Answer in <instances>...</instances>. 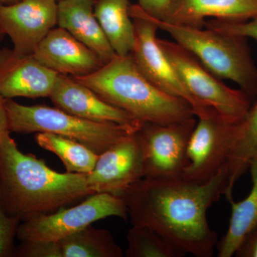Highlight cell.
I'll return each mask as SVG.
<instances>
[{"instance_id": "1", "label": "cell", "mask_w": 257, "mask_h": 257, "mask_svg": "<svg viewBox=\"0 0 257 257\" xmlns=\"http://www.w3.org/2000/svg\"><path fill=\"white\" fill-rule=\"evenodd\" d=\"M229 187L226 166L204 184L183 179L143 178L120 197L133 225L149 226L184 255L211 257L217 234L208 224V209Z\"/></svg>"}, {"instance_id": "2", "label": "cell", "mask_w": 257, "mask_h": 257, "mask_svg": "<svg viewBox=\"0 0 257 257\" xmlns=\"http://www.w3.org/2000/svg\"><path fill=\"white\" fill-rule=\"evenodd\" d=\"M95 194L86 175L60 173L19 150L7 135L0 144V209L21 221L51 214Z\"/></svg>"}, {"instance_id": "3", "label": "cell", "mask_w": 257, "mask_h": 257, "mask_svg": "<svg viewBox=\"0 0 257 257\" xmlns=\"http://www.w3.org/2000/svg\"><path fill=\"white\" fill-rule=\"evenodd\" d=\"M73 77L141 122L166 124L195 116L187 101L169 95L152 84L131 55H116L93 73Z\"/></svg>"}, {"instance_id": "4", "label": "cell", "mask_w": 257, "mask_h": 257, "mask_svg": "<svg viewBox=\"0 0 257 257\" xmlns=\"http://www.w3.org/2000/svg\"><path fill=\"white\" fill-rule=\"evenodd\" d=\"M151 17V16H150ZM159 30L192 53L216 77L236 83L251 101L257 99V67L248 38L212 30L165 23L152 18Z\"/></svg>"}, {"instance_id": "5", "label": "cell", "mask_w": 257, "mask_h": 257, "mask_svg": "<svg viewBox=\"0 0 257 257\" xmlns=\"http://www.w3.org/2000/svg\"><path fill=\"white\" fill-rule=\"evenodd\" d=\"M5 106L11 133L60 135L82 143L98 155L139 130L116 123L82 119L57 107L25 106L13 99H5Z\"/></svg>"}, {"instance_id": "6", "label": "cell", "mask_w": 257, "mask_h": 257, "mask_svg": "<svg viewBox=\"0 0 257 257\" xmlns=\"http://www.w3.org/2000/svg\"><path fill=\"white\" fill-rule=\"evenodd\" d=\"M157 42L193 97L227 119L243 118L251 107V100L243 91L226 86L177 42L159 38Z\"/></svg>"}, {"instance_id": "7", "label": "cell", "mask_w": 257, "mask_h": 257, "mask_svg": "<svg viewBox=\"0 0 257 257\" xmlns=\"http://www.w3.org/2000/svg\"><path fill=\"white\" fill-rule=\"evenodd\" d=\"M242 119H227L215 110L199 117L189 138L182 179L204 184L226 164L242 130Z\"/></svg>"}, {"instance_id": "8", "label": "cell", "mask_w": 257, "mask_h": 257, "mask_svg": "<svg viewBox=\"0 0 257 257\" xmlns=\"http://www.w3.org/2000/svg\"><path fill=\"white\" fill-rule=\"evenodd\" d=\"M109 216L128 219L124 199L108 193H95L74 207L21 221L17 237L21 242L57 241Z\"/></svg>"}, {"instance_id": "9", "label": "cell", "mask_w": 257, "mask_h": 257, "mask_svg": "<svg viewBox=\"0 0 257 257\" xmlns=\"http://www.w3.org/2000/svg\"><path fill=\"white\" fill-rule=\"evenodd\" d=\"M130 14L135 30V46L130 55L140 72L162 92L187 101L198 118L214 110L198 101L184 87L159 45V28L151 17L138 5H130Z\"/></svg>"}, {"instance_id": "10", "label": "cell", "mask_w": 257, "mask_h": 257, "mask_svg": "<svg viewBox=\"0 0 257 257\" xmlns=\"http://www.w3.org/2000/svg\"><path fill=\"white\" fill-rule=\"evenodd\" d=\"M196 124L195 117L170 124H142L135 135L143 154L144 178H182L187 165L189 138Z\"/></svg>"}, {"instance_id": "11", "label": "cell", "mask_w": 257, "mask_h": 257, "mask_svg": "<svg viewBox=\"0 0 257 257\" xmlns=\"http://www.w3.org/2000/svg\"><path fill=\"white\" fill-rule=\"evenodd\" d=\"M57 0H18L0 4V30L11 39L13 49L32 55L57 24Z\"/></svg>"}, {"instance_id": "12", "label": "cell", "mask_w": 257, "mask_h": 257, "mask_svg": "<svg viewBox=\"0 0 257 257\" xmlns=\"http://www.w3.org/2000/svg\"><path fill=\"white\" fill-rule=\"evenodd\" d=\"M135 133L99 155L94 169L86 175L88 187L93 192L120 197L132 184L144 178L143 154Z\"/></svg>"}, {"instance_id": "13", "label": "cell", "mask_w": 257, "mask_h": 257, "mask_svg": "<svg viewBox=\"0 0 257 257\" xmlns=\"http://www.w3.org/2000/svg\"><path fill=\"white\" fill-rule=\"evenodd\" d=\"M58 75L32 55H21L13 48L0 49V96L5 99L50 97Z\"/></svg>"}, {"instance_id": "14", "label": "cell", "mask_w": 257, "mask_h": 257, "mask_svg": "<svg viewBox=\"0 0 257 257\" xmlns=\"http://www.w3.org/2000/svg\"><path fill=\"white\" fill-rule=\"evenodd\" d=\"M50 98L55 107L82 119L116 123L138 130L143 123L106 102L90 88L66 74H59Z\"/></svg>"}, {"instance_id": "15", "label": "cell", "mask_w": 257, "mask_h": 257, "mask_svg": "<svg viewBox=\"0 0 257 257\" xmlns=\"http://www.w3.org/2000/svg\"><path fill=\"white\" fill-rule=\"evenodd\" d=\"M32 55L51 70L72 77L92 74L104 64L95 52L61 28L50 30Z\"/></svg>"}, {"instance_id": "16", "label": "cell", "mask_w": 257, "mask_h": 257, "mask_svg": "<svg viewBox=\"0 0 257 257\" xmlns=\"http://www.w3.org/2000/svg\"><path fill=\"white\" fill-rule=\"evenodd\" d=\"M257 17V0H170L162 21L204 28L206 19L245 22Z\"/></svg>"}, {"instance_id": "17", "label": "cell", "mask_w": 257, "mask_h": 257, "mask_svg": "<svg viewBox=\"0 0 257 257\" xmlns=\"http://www.w3.org/2000/svg\"><path fill=\"white\" fill-rule=\"evenodd\" d=\"M96 0H60L57 24L89 47L105 64L116 56L94 15Z\"/></svg>"}, {"instance_id": "18", "label": "cell", "mask_w": 257, "mask_h": 257, "mask_svg": "<svg viewBox=\"0 0 257 257\" xmlns=\"http://www.w3.org/2000/svg\"><path fill=\"white\" fill-rule=\"evenodd\" d=\"M128 0H96L94 15L115 53L131 54L135 44V30L130 14Z\"/></svg>"}, {"instance_id": "19", "label": "cell", "mask_w": 257, "mask_h": 257, "mask_svg": "<svg viewBox=\"0 0 257 257\" xmlns=\"http://www.w3.org/2000/svg\"><path fill=\"white\" fill-rule=\"evenodd\" d=\"M252 187L247 197L240 202L228 199L231 207L229 227L217 242L218 256L231 257L236 252L241 240L248 231L257 226V157L250 163Z\"/></svg>"}, {"instance_id": "20", "label": "cell", "mask_w": 257, "mask_h": 257, "mask_svg": "<svg viewBox=\"0 0 257 257\" xmlns=\"http://www.w3.org/2000/svg\"><path fill=\"white\" fill-rule=\"evenodd\" d=\"M63 257H122L121 247L108 230L92 224L57 241Z\"/></svg>"}, {"instance_id": "21", "label": "cell", "mask_w": 257, "mask_h": 257, "mask_svg": "<svg viewBox=\"0 0 257 257\" xmlns=\"http://www.w3.org/2000/svg\"><path fill=\"white\" fill-rule=\"evenodd\" d=\"M256 157L257 99L243 116L241 135L225 164L229 175V187L224 194L226 199L232 197L235 183L248 170L250 163Z\"/></svg>"}, {"instance_id": "22", "label": "cell", "mask_w": 257, "mask_h": 257, "mask_svg": "<svg viewBox=\"0 0 257 257\" xmlns=\"http://www.w3.org/2000/svg\"><path fill=\"white\" fill-rule=\"evenodd\" d=\"M37 145L55 154L62 161L67 172L87 175L94 169L99 155L82 143L50 133H37Z\"/></svg>"}, {"instance_id": "23", "label": "cell", "mask_w": 257, "mask_h": 257, "mask_svg": "<svg viewBox=\"0 0 257 257\" xmlns=\"http://www.w3.org/2000/svg\"><path fill=\"white\" fill-rule=\"evenodd\" d=\"M126 239L127 257H180L182 253L155 230L143 225H133Z\"/></svg>"}, {"instance_id": "24", "label": "cell", "mask_w": 257, "mask_h": 257, "mask_svg": "<svg viewBox=\"0 0 257 257\" xmlns=\"http://www.w3.org/2000/svg\"><path fill=\"white\" fill-rule=\"evenodd\" d=\"M204 28L229 35L251 38L257 42V17L245 22H226L211 20L206 21Z\"/></svg>"}, {"instance_id": "25", "label": "cell", "mask_w": 257, "mask_h": 257, "mask_svg": "<svg viewBox=\"0 0 257 257\" xmlns=\"http://www.w3.org/2000/svg\"><path fill=\"white\" fill-rule=\"evenodd\" d=\"M21 220L0 209V257H15V239Z\"/></svg>"}, {"instance_id": "26", "label": "cell", "mask_w": 257, "mask_h": 257, "mask_svg": "<svg viewBox=\"0 0 257 257\" xmlns=\"http://www.w3.org/2000/svg\"><path fill=\"white\" fill-rule=\"evenodd\" d=\"M15 257H63L58 241H23L15 248Z\"/></svg>"}, {"instance_id": "27", "label": "cell", "mask_w": 257, "mask_h": 257, "mask_svg": "<svg viewBox=\"0 0 257 257\" xmlns=\"http://www.w3.org/2000/svg\"><path fill=\"white\" fill-rule=\"evenodd\" d=\"M234 254L237 257H257V226L245 235Z\"/></svg>"}, {"instance_id": "28", "label": "cell", "mask_w": 257, "mask_h": 257, "mask_svg": "<svg viewBox=\"0 0 257 257\" xmlns=\"http://www.w3.org/2000/svg\"><path fill=\"white\" fill-rule=\"evenodd\" d=\"M139 6L157 20H162L168 8L170 0H138Z\"/></svg>"}, {"instance_id": "29", "label": "cell", "mask_w": 257, "mask_h": 257, "mask_svg": "<svg viewBox=\"0 0 257 257\" xmlns=\"http://www.w3.org/2000/svg\"><path fill=\"white\" fill-rule=\"evenodd\" d=\"M11 134L10 130L8 112L5 106V99L0 96V144L7 135Z\"/></svg>"}, {"instance_id": "30", "label": "cell", "mask_w": 257, "mask_h": 257, "mask_svg": "<svg viewBox=\"0 0 257 257\" xmlns=\"http://www.w3.org/2000/svg\"><path fill=\"white\" fill-rule=\"evenodd\" d=\"M18 0H0V4H11Z\"/></svg>"}, {"instance_id": "31", "label": "cell", "mask_w": 257, "mask_h": 257, "mask_svg": "<svg viewBox=\"0 0 257 257\" xmlns=\"http://www.w3.org/2000/svg\"><path fill=\"white\" fill-rule=\"evenodd\" d=\"M4 34H3V32H1V30H0V41L3 40V37H4Z\"/></svg>"}, {"instance_id": "32", "label": "cell", "mask_w": 257, "mask_h": 257, "mask_svg": "<svg viewBox=\"0 0 257 257\" xmlns=\"http://www.w3.org/2000/svg\"><path fill=\"white\" fill-rule=\"evenodd\" d=\"M57 2L60 1V0H57Z\"/></svg>"}]
</instances>
